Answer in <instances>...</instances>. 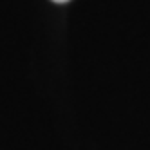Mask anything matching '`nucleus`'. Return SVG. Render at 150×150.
I'll list each match as a JSON object with an SVG mask.
<instances>
[{"label":"nucleus","instance_id":"f257e3e1","mask_svg":"<svg viewBox=\"0 0 150 150\" xmlns=\"http://www.w3.org/2000/svg\"><path fill=\"white\" fill-rule=\"evenodd\" d=\"M52 2H58V4H63V2H69V0H52Z\"/></svg>","mask_w":150,"mask_h":150}]
</instances>
